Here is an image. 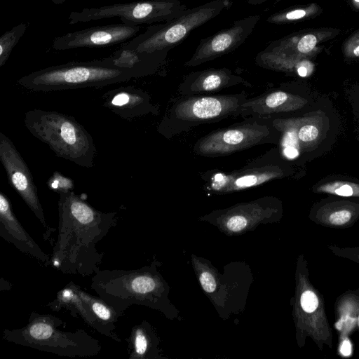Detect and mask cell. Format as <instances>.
Segmentation results:
<instances>
[{
    "mask_svg": "<svg viewBox=\"0 0 359 359\" xmlns=\"http://www.w3.org/2000/svg\"><path fill=\"white\" fill-rule=\"evenodd\" d=\"M58 236L50 265L64 274L94 275L104 253L96 245L117 224V212L96 210L72 191L59 193Z\"/></svg>",
    "mask_w": 359,
    "mask_h": 359,
    "instance_id": "1",
    "label": "cell"
},
{
    "mask_svg": "<svg viewBox=\"0 0 359 359\" xmlns=\"http://www.w3.org/2000/svg\"><path fill=\"white\" fill-rule=\"evenodd\" d=\"M63 320L51 314L32 311L28 323L18 329H4V340L42 351L69 358H86L98 355L100 341L82 329L73 332L60 330Z\"/></svg>",
    "mask_w": 359,
    "mask_h": 359,
    "instance_id": "2",
    "label": "cell"
},
{
    "mask_svg": "<svg viewBox=\"0 0 359 359\" xmlns=\"http://www.w3.org/2000/svg\"><path fill=\"white\" fill-rule=\"evenodd\" d=\"M24 124L57 156L84 168L94 166L97 151L93 137L73 116L34 109L25 113Z\"/></svg>",
    "mask_w": 359,
    "mask_h": 359,
    "instance_id": "3",
    "label": "cell"
},
{
    "mask_svg": "<svg viewBox=\"0 0 359 359\" xmlns=\"http://www.w3.org/2000/svg\"><path fill=\"white\" fill-rule=\"evenodd\" d=\"M142 76L137 70L116 67L102 59L48 67L20 78L17 83L30 90L48 92L102 87Z\"/></svg>",
    "mask_w": 359,
    "mask_h": 359,
    "instance_id": "4",
    "label": "cell"
},
{
    "mask_svg": "<svg viewBox=\"0 0 359 359\" xmlns=\"http://www.w3.org/2000/svg\"><path fill=\"white\" fill-rule=\"evenodd\" d=\"M244 91L235 94L181 96L169 107L158 126V132L169 140L202 124L238 116L248 99Z\"/></svg>",
    "mask_w": 359,
    "mask_h": 359,
    "instance_id": "5",
    "label": "cell"
},
{
    "mask_svg": "<svg viewBox=\"0 0 359 359\" xmlns=\"http://www.w3.org/2000/svg\"><path fill=\"white\" fill-rule=\"evenodd\" d=\"M230 5L231 0H212L187 8L171 20L147 27L144 33L121 46L140 52L170 50L184 41L191 31L216 18Z\"/></svg>",
    "mask_w": 359,
    "mask_h": 359,
    "instance_id": "6",
    "label": "cell"
},
{
    "mask_svg": "<svg viewBox=\"0 0 359 359\" xmlns=\"http://www.w3.org/2000/svg\"><path fill=\"white\" fill-rule=\"evenodd\" d=\"M280 137L272 118L250 116L201 137L194 144L193 152L204 157L224 156L258 145L278 144Z\"/></svg>",
    "mask_w": 359,
    "mask_h": 359,
    "instance_id": "7",
    "label": "cell"
},
{
    "mask_svg": "<svg viewBox=\"0 0 359 359\" xmlns=\"http://www.w3.org/2000/svg\"><path fill=\"white\" fill-rule=\"evenodd\" d=\"M148 268L100 269L91 278L90 287L122 316L133 304H149L158 287Z\"/></svg>",
    "mask_w": 359,
    "mask_h": 359,
    "instance_id": "8",
    "label": "cell"
},
{
    "mask_svg": "<svg viewBox=\"0 0 359 359\" xmlns=\"http://www.w3.org/2000/svg\"><path fill=\"white\" fill-rule=\"evenodd\" d=\"M278 148H271L229 172H207L201 175L206 187L216 193L226 194L258 187L287 175L288 170Z\"/></svg>",
    "mask_w": 359,
    "mask_h": 359,
    "instance_id": "9",
    "label": "cell"
},
{
    "mask_svg": "<svg viewBox=\"0 0 359 359\" xmlns=\"http://www.w3.org/2000/svg\"><path fill=\"white\" fill-rule=\"evenodd\" d=\"M187 8V6L179 0H143L97 8H85L71 12L68 20L69 25H75L118 17L123 23L140 25L168 22Z\"/></svg>",
    "mask_w": 359,
    "mask_h": 359,
    "instance_id": "10",
    "label": "cell"
},
{
    "mask_svg": "<svg viewBox=\"0 0 359 359\" xmlns=\"http://www.w3.org/2000/svg\"><path fill=\"white\" fill-rule=\"evenodd\" d=\"M0 161L10 185L15 190L34 213L43 228V240L50 238L55 229L50 226L44 215L37 187L28 165L12 141L0 133Z\"/></svg>",
    "mask_w": 359,
    "mask_h": 359,
    "instance_id": "11",
    "label": "cell"
},
{
    "mask_svg": "<svg viewBox=\"0 0 359 359\" xmlns=\"http://www.w3.org/2000/svg\"><path fill=\"white\" fill-rule=\"evenodd\" d=\"M261 16L254 15L235 21L231 26L201 39L195 52L184 66L196 67L231 53L252 34Z\"/></svg>",
    "mask_w": 359,
    "mask_h": 359,
    "instance_id": "12",
    "label": "cell"
},
{
    "mask_svg": "<svg viewBox=\"0 0 359 359\" xmlns=\"http://www.w3.org/2000/svg\"><path fill=\"white\" fill-rule=\"evenodd\" d=\"M140 29V25L123 22L92 27L55 37L52 47L56 50H66L77 48L114 46L133 39Z\"/></svg>",
    "mask_w": 359,
    "mask_h": 359,
    "instance_id": "13",
    "label": "cell"
},
{
    "mask_svg": "<svg viewBox=\"0 0 359 359\" xmlns=\"http://www.w3.org/2000/svg\"><path fill=\"white\" fill-rule=\"evenodd\" d=\"M0 236L21 252L44 266L50 265V257L43 252L15 217L7 196L0 192Z\"/></svg>",
    "mask_w": 359,
    "mask_h": 359,
    "instance_id": "14",
    "label": "cell"
},
{
    "mask_svg": "<svg viewBox=\"0 0 359 359\" xmlns=\"http://www.w3.org/2000/svg\"><path fill=\"white\" fill-rule=\"evenodd\" d=\"M249 86L243 77L226 67L209 68L184 76L178 86L181 96L207 95L238 85Z\"/></svg>",
    "mask_w": 359,
    "mask_h": 359,
    "instance_id": "15",
    "label": "cell"
},
{
    "mask_svg": "<svg viewBox=\"0 0 359 359\" xmlns=\"http://www.w3.org/2000/svg\"><path fill=\"white\" fill-rule=\"evenodd\" d=\"M102 99L104 107L126 119L158 114V109L152 103L149 94L135 86L109 90Z\"/></svg>",
    "mask_w": 359,
    "mask_h": 359,
    "instance_id": "16",
    "label": "cell"
},
{
    "mask_svg": "<svg viewBox=\"0 0 359 359\" xmlns=\"http://www.w3.org/2000/svg\"><path fill=\"white\" fill-rule=\"evenodd\" d=\"M339 33V29L330 27L304 29L272 41L265 49L308 57L319 50L318 45Z\"/></svg>",
    "mask_w": 359,
    "mask_h": 359,
    "instance_id": "17",
    "label": "cell"
},
{
    "mask_svg": "<svg viewBox=\"0 0 359 359\" xmlns=\"http://www.w3.org/2000/svg\"><path fill=\"white\" fill-rule=\"evenodd\" d=\"M170 50L137 51L121 46L104 58L110 65L140 72L144 76L155 74L165 63Z\"/></svg>",
    "mask_w": 359,
    "mask_h": 359,
    "instance_id": "18",
    "label": "cell"
},
{
    "mask_svg": "<svg viewBox=\"0 0 359 359\" xmlns=\"http://www.w3.org/2000/svg\"><path fill=\"white\" fill-rule=\"evenodd\" d=\"M76 284L69 282L56 294L55 298L48 303L46 306L53 311L65 309L71 316L80 317L83 322L99 333L102 334V330L96 320L88 304L82 299L76 290Z\"/></svg>",
    "mask_w": 359,
    "mask_h": 359,
    "instance_id": "19",
    "label": "cell"
},
{
    "mask_svg": "<svg viewBox=\"0 0 359 359\" xmlns=\"http://www.w3.org/2000/svg\"><path fill=\"white\" fill-rule=\"evenodd\" d=\"M76 287L78 293L88 304L94 317L101 326L102 335L117 342H121V339L115 332V323L122 316L100 297L88 293L77 285Z\"/></svg>",
    "mask_w": 359,
    "mask_h": 359,
    "instance_id": "20",
    "label": "cell"
},
{
    "mask_svg": "<svg viewBox=\"0 0 359 359\" xmlns=\"http://www.w3.org/2000/svg\"><path fill=\"white\" fill-rule=\"evenodd\" d=\"M322 11L321 7L315 3L295 6L270 15L266 22L274 25L294 23L302 20L315 18Z\"/></svg>",
    "mask_w": 359,
    "mask_h": 359,
    "instance_id": "21",
    "label": "cell"
},
{
    "mask_svg": "<svg viewBox=\"0 0 359 359\" xmlns=\"http://www.w3.org/2000/svg\"><path fill=\"white\" fill-rule=\"evenodd\" d=\"M145 325L133 326L126 341L128 343V354L130 359L145 358L150 350V336Z\"/></svg>",
    "mask_w": 359,
    "mask_h": 359,
    "instance_id": "22",
    "label": "cell"
},
{
    "mask_svg": "<svg viewBox=\"0 0 359 359\" xmlns=\"http://www.w3.org/2000/svg\"><path fill=\"white\" fill-rule=\"evenodd\" d=\"M27 29V24L21 22L1 36L0 67H3L6 64L13 48L17 45L20 38L24 35Z\"/></svg>",
    "mask_w": 359,
    "mask_h": 359,
    "instance_id": "23",
    "label": "cell"
},
{
    "mask_svg": "<svg viewBox=\"0 0 359 359\" xmlns=\"http://www.w3.org/2000/svg\"><path fill=\"white\" fill-rule=\"evenodd\" d=\"M342 50L347 57H359V29L346 39L342 46Z\"/></svg>",
    "mask_w": 359,
    "mask_h": 359,
    "instance_id": "24",
    "label": "cell"
},
{
    "mask_svg": "<svg viewBox=\"0 0 359 359\" xmlns=\"http://www.w3.org/2000/svg\"><path fill=\"white\" fill-rule=\"evenodd\" d=\"M248 224V219L247 217L235 212H232L226 221L227 229L233 232H238L244 229Z\"/></svg>",
    "mask_w": 359,
    "mask_h": 359,
    "instance_id": "25",
    "label": "cell"
},
{
    "mask_svg": "<svg viewBox=\"0 0 359 359\" xmlns=\"http://www.w3.org/2000/svg\"><path fill=\"white\" fill-rule=\"evenodd\" d=\"M300 302L303 310L307 313L313 312L318 306V297L311 291L304 292L302 294Z\"/></svg>",
    "mask_w": 359,
    "mask_h": 359,
    "instance_id": "26",
    "label": "cell"
},
{
    "mask_svg": "<svg viewBox=\"0 0 359 359\" xmlns=\"http://www.w3.org/2000/svg\"><path fill=\"white\" fill-rule=\"evenodd\" d=\"M200 282L203 289L207 292H213L216 289V281L213 276L204 271L200 276Z\"/></svg>",
    "mask_w": 359,
    "mask_h": 359,
    "instance_id": "27",
    "label": "cell"
},
{
    "mask_svg": "<svg viewBox=\"0 0 359 359\" xmlns=\"http://www.w3.org/2000/svg\"><path fill=\"white\" fill-rule=\"evenodd\" d=\"M351 214L348 210H339L334 212L330 216V222L332 224L341 225L348 222L351 219Z\"/></svg>",
    "mask_w": 359,
    "mask_h": 359,
    "instance_id": "28",
    "label": "cell"
},
{
    "mask_svg": "<svg viewBox=\"0 0 359 359\" xmlns=\"http://www.w3.org/2000/svg\"><path fill=\"white\" fill-rule=\"evenodd\" d=\"M335 194L339 196H350L353 195V190L351 186L349 184H342L339 187L335 189L334 191Z\"/></svg>",
    "mask_w": 359,
    "mask_h": 359,
    "instance_id": "29",
    "label": "cell"
},
{
    "mask_svg": "<svg viewBox=\"0 0 359 359\" xmlns=\"http://www.w3.org/2000/svg\"><path fill=\"white\" fill-rule=\"evenodd\" d=\"M341 351L343 355H348L351 353V345L348 341H344L342 344Z\"/></svg>",
    "mask_w": 359,
    "mask_h": 359,
    "instance_id": "30",
    "label": "cell"
},
{
    "mask_svg": "<svg viewBox=\"0 0 359 359\" xmlns=\"http://www.w3.org/2000/svg\"><path fill=\"white\" fill-rule=\"evenodd\" d=\"M268 1L269 0H247L248 3L252 6H257Z\"/></svg>",
    "mask_w": 359,
    "mask_h": 359,
    "instance_id": "31",
    "label": "cell"
},
{
    "mask_svg": "<svg viewBox=\"0 0 359 359\" xmlns=\"http://www.w3.org/2000/svg\"><path fill=\"white\" fill-rule=\"evenodd\" d=\"M351 4L356 9H359V0H348Z\"/></svg>",
    "mask_w": 359,
    "mask_h": 359,
    "instance_id": "32",
    "label": "cell"
},
{
    "mask_svg": "<svg viewBox=\"0 0 359 359\" xmlns=\"http://www.w3.org/2000/svg\"><path fill=\"white\" fill-rule=\"evenodd\" d=\"M56 5L62 4L67 0H51Z\"/></svg>",
    "mask_w": 359,
    "mask_h": 359,
    "instance_id": "33",
    "label": "cell"
},
{
    "mask_svg": "<svg viewBox=\"0 0 359 359\" xmlns=\"http://www.w3.org/2000/svg\"><path fill=\"white\" fill-rule=\"evenodd\" d=\"M358 325H359V316H358Z\"/></svg>",
    "mask_w": 359,
    "mask_h": 359,
    "instance_id": "34",
    "label": "cell"
}]
</instances>
